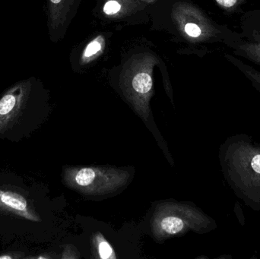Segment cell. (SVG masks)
I'll return each mask as SVG.
<instances>
[{
    "label": "cell",
    "mask_w": 260,
    "mask_h": 259,
    "mask_svg": "<svg viewBox=\"0 0 260 259\" xmlns=\"http://www.w3.org/2000/svg\"><path fill=\"white\" fill-rule=\"evenodd\" d=\"M224 179L245 205L260 213V143L247 134H236L220 149Z\"/></svg>",
    "instance_id": "cell-1"
},
{
    "label": "cell",
    "mask_w": 260,
    "mask_h": 259,
    "mask_svg": "<svg viewBox=\"0 0 260 259\" xmlns=\"http://www.w3.org/2000/svg\"><path fill=\"white\" fill-rule=\"evenodd\" d=\"M151 227L156 240L163 241L190 231L205 234L215 230L217 225L195 205L165 202L156 207Z\"/></svg>",
    "instance_id": "cell-2"
},
{
    "label": "cell",
    "mask_w": 260,
    "mask_h": 259,
    "mask_svg": "<svg viewBox=\"0 0 260 259\" xmlns=\"http://www.w3.org/2000/svg\"><path fill=\"white\" fill-rule=\"evenodd\" d=\"M129 178V172L111 167H67L63 173L67 187L87 196L115 193Z\"/></svg>",
    "instance_id": "cell-3"
},
{
    "label": "cell",
    "mask_w": 260,
    "mask_h": 259,
    "mask_svg": "<svg viewBox=\"0 0 260 259\" xmlns=\"http://www.w3.org/2000/svg\"><path fill=\"white\" fill-rule=\"evenodd\" d=\"M39 82L30 77L17 82L0 98V133L7 130L31 103Z\"/></svg>",
    "instance_id": "cell-4"
},
{
    "label": "cell",
    "mask_w": 260,
    "mask_h": 259,
    "mask_svg": "<svg viewBox=\"0 0 260 259\" xmlns=\"http://www.w3.org/2000/svg\"><path fill=\"white\" fill-rule=\"evenodd\" d=\"M0 208L31 221L40 222V216L32 209L25 198L13 192L0 190Z\"/></svg>",
    "instance_id": "cell-5"
},
{
    "label": "cell",
    "mask_w": 260,
    "mask_h": 259,
    "mask_svg": "<svg viewBox=\"0 0 260 259\" xmlns=\"http://www.w3.org/2000/svg\"><path fill=\"white\" fill-rule=\"evenodd\" d=\"M91 243H92L94 253L95 254L97 258L102 259H115L117 258L114 248L101 233L98 232L93 234Z\"/></svg>",
    "instance_id": "cell-6"
},
{
    "label": "cell",
    "mask_w": 260,
    "mask_h": 259,
    "mask_svg": "<svg viewBox=\"0 0 260 259\" xmlns=\"http://www.w3.org/2000/svg\"><path fill=\"white\" fill-rule=\"evenodd\" d=\"M239 50L244 57L260 65V41L241 44Z\"/></svg>",
    "instance_id": "cell-7"
},
{
    "label": "cell",
    "mask_w": 260,
    "mask_h": 259,
    "mask_svg": "<svg viewBox=\"0 0 260 259\" xmlns=\"http://www.w3.org/2000/svg\"><path fill=\"white\" fill-rule=\"evenodd\" d=\"M230 60L232 61L233 63L235 64V65L238 67L242 71V72L245 75L246 77L252 82L253 86L260 91V71L257 70H255L254 68L252 67L248 66V65H245V64L241 62V61L238 60V59H234L233 58H229Z\"/></svg>",
    "instance_id": "cell-8"
},
{
    "label": "cell",
    "mask_w": 260,
    "mask_h": 259,
    "mask_svg": "<svg viewBox=\"0 0 260 259\" xmlns=\"http://www.w3.org/2000/svg\"><path fill=\"white\" fill-rule=\"evenodd\" d=\"M217 4L228 12L236 10L244 0H215Z\"/></svg>",
    "instance_id": "cell-9"
},
{
    "label": "cell",
    "mask_w": 260,
    "mask_h": 259,
    "mask_svg": "<svg viewBox=\"0 0 260 259\" xmlns=\"http://www.w3.org/2000/svg\"><path fill=\"white\" fill-rule=\"evenodd\" d=\"M102 49V44L99 42V40L91 41L86 48H85V52H84V57L88 58L91 56H94V54L100 51Z\"/></svg>",
    "instance_id": "cell-10"
},
{
    "label": "cell",
    "mask_w": 260,
    "mask_h": 259,
    "mask_svg": "<svg viewBox=\"0 0 260 259\" xmlns=\"http://www.w3.org/2000/svg\"><path fill=\"white\" fill-rule=\"evenodd\" d=\"M120 5L117 3V1L114 0H111L108 1L106 4L105 5L104 7V12L107 14V15H114V14L117 13L120 11Z\"/></svg>",
    "instance_id": "cell-11"
},
{
    "label": "cell",
    "mask_w": 260,
    "mask_h": 259,
    "mask_svg": "<svg viewBox=\"0 0 260 259\" xmlns=\"http://www.w3.org/2000/svg\"><path fill=\"white\" fill-rule=\"evenodd\" d=\"M79 257V252L74 246H70L65 248L62 258H78Z\"/></svg>",
    "instance_id": "cell-12"
},
{
    "label": "cell",
    "mask_w": 260,
    "mask_h": 259,
    "mask_svg": "<svg viewBox=\"0 0 260 259\" xmlns=\"http://www.w3.org/2000/svg\"><path fill=\"white\" fill-rule=\"evenodd\" d=\"M18 255H0V259H12L15 258H18Z\"/></svg>",
    "instance_id": "cell-13"
},
{
    "label": "cell",
    "mask_w": 260,
    "mask_h": 259,
    "mask_svg": "<svg viewBox=\"0 0 260 259\" xmlns=\"http://www.w3.org/2000/svg\"><path fill=\"white\" fill-rule=\"evenodd\" d=\"M254 39L256 40V41H260V33H258L255 36Z\"/></svg>",
    "instance_id": "cell-14"
}]
</instances>
